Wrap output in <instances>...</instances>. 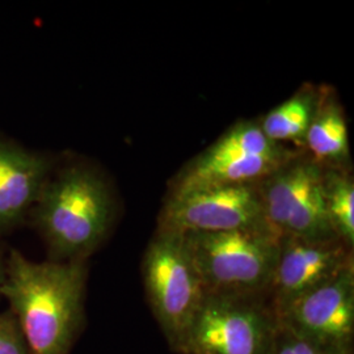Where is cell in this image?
<instances>
[{"mask_svg": "<svg viewBox=\"0 0 354 354\" xmlns=\"http://www.w3.org/2000/svg\"><path fill=\"white\" fill-rule=\"evenodd\" d=\"M87 261L33 263L17 251L6 259L0 288L29 354H70L83 326Z\"/></svg>", "mask_w": 354, "mask_h": 354, "instance_id": "1", "label": "cell"}, {"mask_svg": "<svg viewBox=\"0 0 354 354\" xmlns=\"http://www.w3.org/2000/svg\"><path fill=\"white\" fill-rule=\"evenodd\" d=\"M35 205V226L50 261H87L115 221L113 190L102 174L87 165H68L48 178Z\"/></svg>", "mask_w": 354, "mask_h": 354, "instance_id": "2", "label": "cell"}, {"mask_svg": "<svg viewBox=\"0 0 354 354\" xmlns=\"http://www.w3.org/2000/svg\"><path fill=\"white\" fill-rule=\"evenodd\" d=\"M181 235L206 294H266L281 244L270 228Z\"/></svg>", "mask_w": 354, "mask_h": 354, "instance_id": "3", "label": "cell"}, {"mask_svg": "<svg viewBox=\"0 0 354 354\" xmlns=\"http://www.w3.org/2000/svg\"><path fill=\"white\" fill-rule=\"evenodd\" d=\"M149 306L172 352L181 354L206 295L183 235L156 230L142 259Z\"/></svg>", "mask_w": 354, "mask_h": 354, "instance_id": "4", "label": "cell"}, {"mask_svg": "<svg viewBox=\"0 0 354 354\" xmlns=\"http://www.w3.org/2000/svg\"><path fill=\"white\" fill-rule=\"evenodd\" d=\"M277 326L266 294L207 292L181 354H266Z\"/></svg>", "mask_w": 354, "mask_h": 354, "instance_id": "5", "label": "cell"}, {"mask_svg": "<svg viewBox=\"0 0 354 354\" xmlns=\"http://www.w3.org/2000/svg\"><path fill=\"white\" fill-rule=\"evenodd\" d=\"M322 171L302 151L259 183L266 226L279 239H339L326 212Z\"/></svg>", "mask_w": 354, "mask_h": 354, "instance_id": "6", "label": "cell"}, {"mask_svg": "<svg viewBox=\"0 0 354 354\" xmlns=\"http://www.w3.org/2000/svg\"><path fill=\"white\" fill-rule=\"evenodd\" d=\"M252 227H268L259 183L168 193L156 230L187 234Z\"/></svg>", "mask_w": 354, "mask_h": 354, "instance_id": "7", "label": "cell"}, {"mask_svg": "<svg viewBox=\"0 0 354 354\" xmlns=\"http://www.w3.org/2000/svg\"><path fill=\"white\" fill-rule=\"evenodd\" d=\"M354 264L353 248L340 239L307 241L282 238L272 276L268 301L274 314L282 315L308 291Z\"/></svg>", "mask_w": 354, "mask_h": 354, "instance_id": "8", "label": "cell"}, {"mask_svg": "<svg viewBox=\"0 0 354 354\" xmlns=\"http://www.w3.org/2000/svg\"><path fill=\"white\" fill-rule=\"evenodd\" d=\"M277 319L304 339L353 353L354 264L304 294Z\"/></svg>", "mask_w": 354, "mask_h": 354, "instance_id": "9", "label": "cell"}, {"mask_svg": "<svg viewBox=\"0 0 354 354\" xmlns=\"http://www.w3.org/2000/svg\"><path fill=\"white\" fill-rule=\"evenodd\" d=\"M302 151L286 146L279 151L266 155L216 159L198 155L171 181L168 193L256 184Z\"/></svg>", "mask_w": 354, "mask_h": 354, "instance_id": "10", "label": "cell"}, {"mask_svg": "<svg viewBox=\"0 0 354 354\" xmlns=\"http://www.w3.org/2000/svg\"><path fill=\"white\" fill-rule=\"evenodd\" d=\"M46 158L0 142V231L19 225L49 177Z\"/></svg>", "mask_w": 354, "mask_h": 354, "instance_id": "11", "label": "cell"}, {"mask_svg": "<svg viewBox=\"0 0 354 354\" xmlns=\"http://www.w3.org/2000/svg\"><path fill=\"white\" fill-rule=\"evenodd\" d=\"M304 152L322 167L349 169V130L333 89L319 87L317 106L304 140Z\"/></svg>", "mask_w": 354, "mask_h": 354, "instance_id": "12", "label": "cell"}, {"mask_svg": "<svg viewBox=\"0 0 354 354\" xmlns=\"http://www.w3.org/2000/svg\"><path fill=\"white\" fill-rule=\"evenodd\" d=\"M317 95L319 87L304 84L286 102L259 120L266 138L282 146L294 143L304 151V140L315 112Z\"/></svg>", "mask_w": 354, "mask_h": 354, "instance_id": "13", "label": "cell"}, {"mask_svg": "<svg viewBox=\"0 0 354 354\" xmlns=\"http://www.w3.org/2000/svg\"><path fill=\"white\" fill-rule=\"evenodd\" d=\"M322 188L326 212L336 236L354 247V181L349 169L323 167Z\"/></svg>", "mask_w": 354, "mask_h": 354, "instance_id": "14", "label": "cell"}, {"mask_svg": "<svg viewBox=\"0 0 354 354\" xmlns=\"http://www.w3.org/2000/svg\"><path fill=\"white\" fill-rule=\"evenodd\" d=\"M286 146L273 143L266 138L259 120L241 121L226 130L214 143L200 155L203 158H230L266 155L279 151Z\"/></svg>", "mask_w": 354, "mask_h": 354, "instance_id": "15", "label": "cell"}, {"mask_svg": "<svg viewBox=\"0 0 354 354\" xmlns=\"http://www.w3.org/2000/svg\"><path fill=\"white\" fill-rule=\"evenodd\" d=\"M266 354H353L337 351L304 339L279 323Z\"/></svg>", "mask_w": 354, "mask_h": 354, "instance_id": "16", "label": "cell"}, {"mask_svg": "<svg viewBox=\"0 0 354 354\" xmlns=\"http://www.w3.org/2000/svg\"><path fill=\"white\" fill-rule=\"evenodd\" d=\"M0 354H29L23 333L11 311L0 314Z\"/></svg>", "mask_w": 354, "mask_h": 354, "instance_id": "17", "label": "cell"}, {"mask_svg": "<svg viewBox=\"0 0 354 354\" xmlns=\"http://www.w3.org/2000/svg\"><path fill=\"white\" fill-rule=\"evenodd\" d=\"M4 274H6V259H4L3 251L0 248V288H1L3 281H4Z\"/></svg>", "mask_w": 354, "mask_h": 354, "instance_id": "18", "label": "cell"}]
</instances>
